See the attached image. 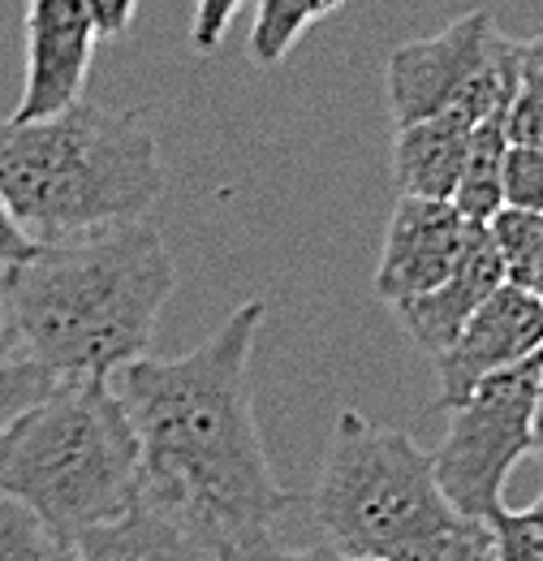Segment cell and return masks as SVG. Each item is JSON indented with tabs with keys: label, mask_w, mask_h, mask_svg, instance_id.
<instances>
[{
	"label": "cell",
	"mask_w": 543,
	"mask_h": 561,
	"mask_svg": "<svg viewBox=\"0 0 543 561\" xmlns=\"http://www.w3.org/2000/svg\"><path fill=\"white\" fill-rule=\"evenodd\" d=\"M268 307L242 302L199 351L182 358H138L113 376L135 423L142 496L190 527L216 553H246L272 540V523L293 505L268 462L251 354Z\"/></svg>",
	"instance_id": "obj_1"
},
{
	"label": "cell",
	"mask_w": 543,
	"mask_h": 561,
	"mask_svg": "<svg viewBox=\"0 0 543 561\" xmlns=\"http://www.w3.org/2000/svg\"><path fill=\"white\" fill-rule=\"evenodd\" d=\"M177 289V264L151 220L35 247L0 273L22 358L53 380H113L138 363Z\"/></svg>",
	"instance_id": "obj_2"
},
{
	"label": "cell",
	"mask_w": 543,
	"mask_h": 561,
	"mask_svg": "<svg viewBox=\"0 0 543 561\" xmlns=\"http://www.w3.org/2000/svg\"><path fill=\"white\" fill-rule=\"evenodd\" d=\"M164 169L138 108L69 104L44 122H0V204L35 242L147 220Z\"/></svg>",
	"instance_id": "obj_3"
},
{
	"label": "cell",
	"mask_w": 543,
	"mask_h": 561,
	"mask_svg": "<svg viewBox=\"0 0 543 561\" xmlns=\"http://www.w3.org/2000/svg\"><path fill=\"white\" fill-rule=\"evenodd\" d=\"M324 549L362 561H496L492 527L444 496L431 454L345 407L311 492Z\"/></svg>",
	"instance_id": "obj_4"
},
{
	"label": "cell",
	"mask_w": 543,
	"mask_h": 561,
	"mask_svg": "<svg viewBox=\"0 0 543 561\" xmlns=\"http://www.w3.org/2000/svg\"><path fill=\"white\" fill-rule=\"evenodd\" d=\"M142 496L138 436L113 380H53L0 427V501H18L66 545Z\"/></svg>",
	"instance_id": "obj_5"
},
{
	"label": "cell",
	"mask_w": 543,
	"mask_h": 561,
	"mask_svg": "<svg viewBox=\"0 0 543 561\" xmlns=\"http://www.w3.org/2000/svg\"><path fill=\"white\" fill-rule=\"evenodd\" d=\"M518 78L522 39L500 35L487 9H471L444 31L402 44L384 66V91L397 126L444 113L471 126H505V113L518 95Z\"/></svg>",
	"instance_id": "obj_6"
},
{
	"label": "cell",
	"mask_w": 543,
	"mask_h": 561,
	"mask_svg": "<svg viewBox=\"0 0 543 561\" xmlns=\"http://www.w3.org/2000/svg\"><path fill=\"white\" fill-rule=\"evenodd\" d=\"M543 354L487 376L475 385L453 411H449V432L431 449V467L453 510L466 518L487 523L505 505V480L509 471L535 454V389H540Z\"/></svg>",
	"instance_id": "obj_7"
},
{
	"label": "cell",
	"mask_w": 543,
	"mask_h": 561,
	"mask_svg": "<svg viewBox=\"0 0 543 561\" xmlns=\"http://www.w3.org/2000/svg\"><path fill=\"white\" fill-rule=\"evenodd\" d=\"M543 354V298L500 285L466 329L453 337V346L436 354V380H440V411H453L475 385H483L496 371H509L527 358Z\"/></svg>",
	"instance_id": "obj_8"
},
{
	"label": "cell",
	"mask_w": 543,
	"mask_h": 561,
	"mask_svg": "<svg viewBox=\"0 0 543 561\" xmlns=\"http://www.w3.org/2000/svg\"><path fill=\"white\" fill-rule=\"evenodd\" d=\"M475 229V220H466L453 204L402 195L384 229V251L376 264V294L389 307H397V302L436 289L462 264Z\"/></svg>",
	"instance_id": "obj_9"
},
{
	"label": "cell",
	"mask_w": 543,
	"mask_h": 561,
	"mask_svg": "<svg viewBox=\"0 0 543 561\" xmlns=\"http://www.w3.org/2000/svg\"><path fill=\"white\" fill-rule=\"evenodd\" d=\"M95 39L82 0H26V82L13 122H44L78 104Z\"/></svg>",
	"instance_id": "obj_10"
},
{
	"label": "cell",
	"mask_w": 543,
	"mask_h": 561,
	"mask_svg": "<svg viewBox=\"0 0 543 561\" xmlns=\"http://www.w3.org/2000/svg\"><path fill=\"white\" fill-rule=\"evenodd\" d=\"M505 285V273H500V255H496V242L487 233V225H478L462 264L453 268V277L440 280L436 289L409 298V302H397V320L409 333V342L423 354H444L453 346V337L466 329V320L475 316L478 307Z\"/></svg>",
	"instance_id": "obj_11"
},
{
	"label": "cell",
	"mask_w": 543,
	"mask_h": 561,
	"mask_svg": "<svg viewBox=\"0 0 543 561\" xmlns=\"http://www.w3.org/2000/svg\"><path fill=\"white\" fill-rule=\"evenodd\" d=\"M73 561H220L207 540H199L190 527H182L177 518L160 514L155 505L138 501L135 510H126L122 518L78 536L69 545Z\"/></svg>",
	"instance_id": "obj_12"
},
{
	"label": "cell",
	"mask_w": 543,
	"mask_h": 561,
	"mask_svg": "<svg viewBox=\"0 0 543 561\" xmlns=\"http://www.w3.org/2000/svg\"><path fill=\"white\" fill-rule=\"evenodd\" d=\"M471 135H475V126L462 122V117H453V113L397 126L393 173H397L402 195L449 204L453 191H458V182H462V169H466Z\"/></svg>",
	"instance_id": "obj_13"
},
{
	"label": "cell",
	"mask_w": 543,
	"mask_h": 561,
	"mask_svg": "<svg viewBox=\"0 0 543 561\" xmlns=\"http://www.w3.org/2000/svg\"><path fill=\"white\" fill-rule=\"evenodd\" d=\"M505 156H509L505 126H496V122L475 126L471 151H466V169H462V182H458V191H453V199H449L466 220L487 225L496 211L505 208V191H500Z\"/></svg>",
	"instance_id": "obj_14"
},
{
	"label": "cell",
	"mask_w": 543,
	"mask_h": 561,
	"mask_svg": "<svg viewBox=\"0 0 543 561\" xmlns=\"http://www.w3.org/2000/svg\"><path fill=\"white\" fill-rule=\"evenodd\" d=\"M505 285L543 298V211L500 208L487 220Z\"/></svg>",
	"instance_id": "obj_15"
},
{
	"label": "cell",
	"mask_w": 543,
	"mask_h": 561,
	"mask_svg": "<svg viewBox=\"0 0 543 561\" xmlns=\"http://www.w3.org/2000/svg\"><path fill=\"white\" fill-rule=\"evenodd\" d=\"M345 0H259L255 26H251V57L259 66L285 61V53L328 13H337Z\"/></svg>",
	"instance_id": "obj_16"
},
{
	"label": "cell",
	"mask_w": 543,
	"mask_h": 561,
	"mask_svg": "<svg viewBox=\"0 0 543 561\" xmlns=\"http://www.w3.org/2000/svg\"><path fill=\"white\" fill-rule=\"evenodd\" d=\"M505 139L518 147H543V31L522 39V78L505 113Z\"/></svg>",
	"instance_id": "obj_17"
},
{
	"label": "cell",
	"mask_w": 543,
	"mask_h": 561,
	"mask_svg": "<svg viewBox=\"0 0 543 561\" xmlns=\"http://www.w3.org/2000/svg\"><path fill=\"white\" fill-rule=\"evenodd\" d=\"M0 561H73L69 545L18 501H0Z\"/></svg>",
	"instance_id": "obj_18"
},
{
	"label": "cell",
	"mask_w": 543,
	"mask_h": 561,
	"mask_svg": "<svg viewBox=\"0 0 543 561\" xmlns=\"http://www.w3.org/2000/svg\"><path fill=\"white\" fill-rule=\"evenodd\" d=\"M492 553L496 561H543V505L531 510H509L500 505L492 518Z\"/></svg>",
	"instance_id": "obj_19"
},
{
	"label": "cell",
	"mask_w": 543,
	"mask_h": 561,
	"mask_svg": "<svg viewBox=\"0 0 543 561\" xmlns=\"http://www.w3.org/2000/svg\"><path fill=\"white\" fill-rule=\"evenodd\" d=\"M500 191H505V208L543 211V147H518V142H509Z\"/></svg>",
	"instance_id": "obj_20"
},
{
	"label": "cell",
	"mask_w": 543,
	"mask_h": 561,
	"mask_svg": "<svg viewBox=\"0 0 543 561\" xmlns=\"http://www.w3.org/2000/svg\"><path fill=\"white\" fill-rule=\"evenodd\" d=\"M53 376L31 358H0V427L18 420L35 398H44Z\"/></svg>",
	"instance_id": "obj_21"
},
{
	"label": "cell",
	"mask_w": 543,
	"mask_h": 561,
	"mask_svg": "<svg viewBox=\"0 0 543 561\" xmlns=\"http://www.w3.org/2000/svg\"><path fill=\"white\" fill-rule=\"evenodd\" d=\"M246 0H195V22H190V44L199 53H216V44L224 39L229 22L242 13Z\"/></svg>",
	"instance_id": "obj_22"
},
{
	"label": "cell",
	"mask_w": 543,
	"mask_h": 561,
	"mask_svg": "<svg viewBox=\"0 0 543 561\" xmlns=\"http://www.w3.org/2000/svg\"><path fill=\"white\" fill-rule=\"evenodd\" d=\"M82 4L95 22V35H126L138 13V0H82Z\"/></svg>",
	"instance_id": "obj_23"
},
{
	"label": "cell",
	"mask_w": 543,
	"mask_h": 561,
	"mask_svg": "<svg viewBox=\"0 0 543 561\" xmlns=\"http://www.w3.org/2000/svg\"><path fill=\"white\" fill-rule=\"evenodd\" d=\"M238 561H362V558H340L333 549H280L276 540H259L246 553H238Z\"/></svg>",
	"instance_id": "obj_24"
},
{
	"label": "cell",
	"mask_w": 543,
	"mask_h": 561,
	"mask_svg": "<svg viewBox=\"0 0 543 561\" xmlns=\"http://www.w3.org/2000/svg\"><path fill=\"white\" fill-rule=\"evenodd\" d=\"M31 251H35V242L9 220V211H4V204H0V273L13 268V264H22Z\"/></svg>",
	"instance_id": "obj_25"
},
{
	"label": "cell",
	"mask_w": 543,
	"mask_h": 561,
	"mask_svg": "<svg viewBox=\"0 0 543 561\" xmlns=\"http://www.w3.org/2000/svg\"><path fill=\"white\" fill-rule=\"evenodd\" d=\"M0 358H22L18 337H13V324H9V311H4V294H0Z\"/></svg>",
	"instance_id": "obj_26"
},
{
	"label": "cell",
	"mask_w": 543,
	"mask_h": 561,
	"mask_svg": "<svg viewBox=\"0 0 543 561\" xmlns=\"http://www.w3.org/2000/svg\"><path fill=\"white\" fill-rule=\"evenodd\" d=\"M531 436H535V454L543 458V363H540V389H535V420H531Z\"/></svg>",
	"instance_id": "obj_27"
},
{
	"label": "cell",
	"mask_w": 543,
	"mask_h": 561,
	"mask_svg": "<svg viewBox=\"0 0 543 561\" xmlns=\"http://www.w3.org/2000/svg\"><path fill=\"white\" fill-rule=\"evenodd\" d=\"M220 561H238V553H229V558H220Z\"/></svg>",
	"instance_id": "obj_28"
},
{
	"label": "cell",
	"mask_w": 543,
	"mask_h": 561,
	"mask_svg": "<svg viewBox=\"0 0 543 561\" xmlns=\"http://www.w3.org/2000/svg\"><path fill=\"white\" fill-rule=\"evenodd\" d=\"M540 505H543V496H540Z\"/></svg>",
	"instance_id": "obj_29"
}]
</instances>
